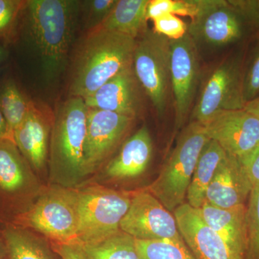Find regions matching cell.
Listing matches in <instances>:
<instances>
[{
    "mask_svg": "<svg viewBox=\"0 0 259 259\" xmlns=\"http://www.w3.org/2000/svg\"><path fill=\"white\" fill-rule=\"evenodd\" d=\"M51 246L61 259H87L79 244L51 243Z\"/></svg>",
    "mask_w": 259,
    "mask_h": 259,
    "instance_id": "obj_34",
    "label": "cell"
},
{
    "mask_svg": "<svg viewBox=\"0 0 259 259\" xmlns=\"http://www.w3.org/2000/svg\"><path fill=\"white\" fill-rule=\"evenodd\" d=\"M53 116L33 103L13 134V141L35 175L47 169Z\"/></svg>",
    "mask_w": 259,
    "mask_h": 259,
    "instance_id": "obj_16",
    "label": "cell"
},
{
    "mask_svg": "<svg viewBox=\"0 0 259 259\" xmlns=\"http://www.w3.org/2000/svg\"><path fill=\"white\" fill-rule=\"evenodd\" d=\"M175 0H150L146 12V18L153 20L162 15H175Z\"/></svg>",
    "mask_w": 259,
    "mask_h": 259,
    "instance_id": "obj_32",
    "label": "cell"
},
{
    "mask_svg": "<svg viewBox=\"0 0 259 259\" xmlns=\"http://www.w3.org/2000/svg\"><path fill=\"white\" fill-rule=\"evenodd\" d=\"M149 0H117L100 28L137 39L146 28Z\"/></svg>",
    "mask_w": 259,
    "mask_h": 259,
    "instance_id": "obj_23",
    "label": "cell"
},
{
    "mask_svg": "<svg viewBox=\"0 0 259 259\" xmlns=\"http://www.w3.org/2000/svg\"><path fill=\"white\" fill-rule=\"evenodd\" d=\"M136 39L102 28L88 32L73 64L70 91L84 99L133 65Z\"/></svg>",
    "mask_w": 259,
    "mask_h": 259,
    "instance_id": "obj_2",
    "label": "cell"
},
{
    "mask_svg": "<svg viewBox=\"0 0 259 259\" xmlns=\"http://www.w3.org/2000/svg\"><path fill=\"white\" fill-rule=\"evenodd\" d=\"M139 85L132 65L83 100L90 108L116 112L136 118L141 103Z\"/></svg>",
    "mask_w": 259,
    "mask_h": 259,
    "instance_id": "obj_18",
    "label": "cell"
},
{
    "mask_svg": "<svg viewBox=\"0 0 259 259\" xmlns=\"http://www.w3.org/2000/svg\"><path fill=\"white\" fill-rule=\"evenodd\" d=\"M246 223L245 259H259V185L253 186L247 202Z\"/></svg>",
    "mask_w": 259,
    "mask_h": 259,
    "instance_id": "obj_27",
    "label": "cell"
},
{
    "mask_svg": "<svg viewBox=\"0 0 259 259\" xmlns=\"http://www.w3.org/2000/svg\"><path fill=\"white\" fill-rule=\"evenodd\" d=\"M42 190L14 141L0 139V216L11 221L30 207Z\"/></svg>",
    "mask_w": 259,
    "mask_h": 259,
    "instance_id": "obj_9",
    "label": "cell"
},
{
    "mask_svg": "<svg viewBox=\"0 0 259 259\" xmlns=\"http://www.w3.org/2000/svg\"><path fill=\"white\" fill-rule=\"evenodd\" d=\"M120 228L140 241H184L173 212L145 190L134 192Z\"/></svg>",
    "mask_w": 259,
    "mask_h": 259,
    "instance_id": "obj_11",
    "label": "cell"
},
{
    "mask_svg": "<svg viewBox=\"0 0 259 259\" xmlns=\"http://www.w3.org/2000/svg\"><path fill=\"white\" fill-rule=\"evenodd\" d=\"M243 97L245 104L259 97V41L243 66Z\"/></svg>",
    "mask_w": 259,
    "mask_h": 259,
    "instance_id": "obj_29",
    "label": "cell"
},
{
    "mask_svg": "<svg viewBox=\"0 0 259 259\" xmlns=\"http://www.w3.org/2000/svg\"><path fill=\"white\" fill-rule=\"evenodd\" d=\"M79 245L87 259H144L136 239L122 231L98 243Z\"/></svg>",
    "mask_w": 259,
    "mask_h": 259,
    "instance_id": "obj_24",
    "label": "cell"
},
{
    "mask_svg": "<svg viewBox=\"0 0 259 259\" xmlns=\"http://www.w3.org/2000/svg\"><path fill=\"white\" fill-rule=\"evenodd\" d=\"M206 224L224 240L237 254L245 258L247 250L246 204L220 208L204 202L197 209Z\"/></svg>",
    "mask_w": 259,
    "mask_h": 259,
    "instance_id": "obj_20",
    "label": "cell"
},
{
    "mask_svg": "<svg viewBox=\"0 0 259 259\" xmlns=\"http://www.w3.org/2000/svg\"><path fill=\"white\" fill-rule=\"evenodd\" d=\"M79 230L77 244L98 243L120 231L134 192L116 190L99 184L76 187Z\"/></svg>",
    "mask_w": 259,
    "mask_h": 259,
    "instance_id": "obj_7",
    "label": "cell"
},
{
    "mask_svg": "<svg viewBox=\"0 0 259 259\" xmlns=\"http://www.w3.org/2000/svg\"><path fill=\"white\" fill-rule=\"evenodd\" d=\"M9 56V51L5 44L0 42V71L3 69V66L8 60Z\"/></svg>",
    "mask_w": 259,
    "mask_h": 259,
    "instance_id": "obj_38",
    "label": "cell"
},
{
    "mask_svg": "<svg viewBox=\"0 0 259 259\" xmlns=\"http://www.w3.org/2000/svg\"><path fill=\"white\" fill-rule=\"evenodd\" d=\"M10 222L28 228L51 243L76 244L79 230L77 190L55 185L42 188L30 207Z\"/></svg>",
    "mask_w": 259,
    "mask_h": 259,
    "instance_id": "obj_5",
    "label": "cell"
},
{
    "mask_svg": "<svg viewBox=\"0 0 259 259\" xmlns=\"http://www.w3.org/2000/svg\"><path fill=\"white\" fill-rule=\"evenodd\" d=\"M8 139L13 140L11 135L10 134L8 125L5 121L4 117L0 112V139Z\"/></svg>",
    "mask_w": 259,
    "mask_h": 259,
    "instance_id": "obj_37",
    "label": "cell"
},
{
    "mask_svg": "<svg viewBox=\"0 0 259 259\" xmlns=\"http://www.w3.org/2000/svg\"><path fill=\"white\" fill-rule=\"evenodd\" d=\"M88 110L82 98L73 96L56 107L53 115L48 163L51 185L75 188L85 179Z\"/></svg>",
    "mask_w": 259,
    "mask_h": 259,
    "instance_id": "obj_3",
    "label": "cell"
},
{
    "mask_svg": "<svg viewBox=\"0 0 259 259\" xmlns=\"http://www.w3.org/2000/svg\"><path fill=\"white\" fill-rule=\"evenodd\" d=\"M117 0H88L80 1L84 28L88 32L100 28L110 14Z\"/></svg>",
    "mask_w": 259,
    "mask_h": 259,
    "instance_id": "obj_28",
    "label": "cell"
},
{
    "mask_svg": "<svg viewBox=\"0 0 259 259\" xmlns=\"http://www.w3.org/2000/svg\"><path fill=\"white\" fill-rule=\"evenodd\" d=\"M259 28V1L198 0V10L187 25L196 47L221 49L241 41Z\"/></svg>",
    "mask_w": 259,
    "mask_h": 259,
    "instance_id": "obj_4",
    "label": "cell"
},
{
    "mask_svg": "<svg viewBox=\"0 0 259 259\" xmlns=\"http://www.w3.org/2000/svg\"><path fill=\"white\" fill-rule=\"evenodd\" d=\"M244 109L259 120V97L245 104Z\"/></svg>",
    "mask_w": 259,
    "mask_h": 259,
    "instance_id": "obj_36",
    "label": "cell"
},
{
    "mask_svg": "<svg viewBox=\"0 0 259 259\" xmlns=\"http://www.w3.org/2000/svg\"><path fill=\"white\" fill-rule=\"evenodd\" d=\"M134 119L88 107L83 158L85 178L98 171L107 161L125 138Z\"/></svg>",
    "mask_w": 259,
    "mask_h": 259,
    "instance_id": "obj_12",
    "label": "cell"
},
{
    "mask_svg": "<svg viewBox=\"0 0 259 259\" xmlns=\"http://www.w3.org/2000/svg\"><path fill=\"white\" fill-rule=\"evenodd\" d=\"M226 156V153L216 141L209 140L204 146L187 191V204L191 207L200 208L205 202L209 184L220 163Z\"/></svg>",
    "mask_w": 259,
    "mask_h": 259,
    "instance_id": "obj_22",
    "label": "cell"
},
{
    "mask_svg": "<svg viewBox=\"0 0 259 259\" xmlns=\"http://www.w3.org/2000/svg\"><path fill=\"white\" fill-rule=\"evenodd\" d=\"M243 71L241 55L230 56L218 65L201 90L190 122L204 125L218 112L244 109Z\"/></svg>",
    "mask_w": 259,
    "mask_h": 259,
    "instance_id": "obj_10",
    "label": "cell"
},
{
    "mask_svg": "<svg viewBox=\"0 0 259 259\" xmlns=\"http://www.w3.org/2000/svg\"><path fill=\"white\" fill-rule=\"evenodd\" d=\"M133 68L158 115L163 117L171 86L169 39L146 29L136 39Z\"/></svg>",
    "mask_w": 259,
    "mask_h": 259,
    "instance_id": "obj_8",
    "label": "cell"
},
{
    "mask_svg": "<svg viewBox=\"0 0 259 259\" xmlns=\"http://www.w3.org/2000/svg\"><path fill=\"white\" fill-rule=\"evenodd\" d=\"M186 244L199 259H245L207 226L197 209L184 203L173 212Z\"/></svg>",
    "mask_w": 259,
    "mask_h": 259,
    "instance_id": "obj_15",
    "label": "cell"
},
{
    "mask_svg": "<svg viewBox=\"0 0 259 259\" xmlns=\"http://www.w3.org/2000/svg\"><path fill=\"white\" fill-rule=\"evenodd\" d=\"M153 154V142L144 125L122 144L119 153L102 171L106 180L123 182L138 178L147 169Z\"/></svg>",
    "mask_w": 259,
    "mask_h": 259,
    "instance_id": "obj_19",
    "label": "cell"
},
{
    "mask_svg": "<svg viewBox=\"0 0 259 259\" xmlns=\"http://www.w3.org/2000/svg\"><path fill=\"white\" fill-rule=\"evenodd\" d=\"M24 15L25 35L40 61L46 81L56 82L67 66L80 17V1L28 0Z\"/></svg>",
    "mask_w": 259,
    "mask_h": 259,
    "instance_id": "obj_1",
    "label": "cell"
},
{
    "mask_svg": "<svg viewBox=\"0 0 259 259\" xmlns=\"http://www.w3.org/2000/svg\"><path fill=\"white\" fill-rule=\"evenodd\" d=\"M199 51L188 34L170 40V76L175 98V125L183 127L193 108L199 81Z\"/></svg>",
    "mask_w": 259,
    "mask_h": 259,
    "instance_id": "obj_13",
    "label": "cell"
},
{
    "mask_svg": "<svg viewBox=\"0 0 259 259\" xmlns=\"http://www.w3.org/2000/svg\"><path fill=\"white\" fill-rule=\"evenodd\" d=\"M3 233L8 259H61L47 238L28 228L4 221Z\"/></svg>",
    "mask_w": 259,
    "mask_h": 259,
    "instance_id": "obj_21",
    "label": "cell"
},
{
    "mask_svg": "<svg viewBox=\"0 0 259 259\" xmlns=\"http://www.w3.org/2000/svg\"><path fill=\"white\" fill-rule=\"evenodd\" d=\"M253 186L241 162L226 153L209 184L205 201L220 208L244 205Z\"/></svg>",
    "mask_w": 259,
    "mask_h": 259,
    "instance_id": "obj_17",
    "label": "cell"
},
{
    "mask_svg": "<svg viewBox=\"0 0 259 259\" xmlns=\"http://www.w3.org/2000/svg\"><path fill=\"white\" fill-rule=\"evenodd\" d=\"M156 33L169 40H177L187 33V25L177 15L166 14L153 20Z\"/></svg>",
    "mask_w": 259,
    "mask_h": 259,
    "instance_id": "obj_31",
    "label": "cell"
},
{
    "mask_svg": "<svg viewBox=\"0 0 259 259\" xmlns=\"http://www.w3.org/2000/svg\"><path fill=\"white\" fill-rule=\"evenodd\" d=\"M3 221L4 220L0 216V259H8V251L3 233V226H1V223H3Z\"/></svg>",
    "mask_w": 259,
    "mask_h": 259,
    "instance_id": "obj_35",
    "label": "cell"
},
{
    "mask_svg": "<svg viewBox=\"0 0 259 259\" xmlns=\"http://www.w3.org/2000/svg\"><path fill=\"white\" fill-rule=\"evenodd\" d=\"M209 141L204 126L190 122L181 131L176 146L156 180L145 189L170 212L185 203L199 155Z\"/></svg>",
    "mask_w": 259,
    "mask_h": 259,
    "instance_id": "obj_6",
    "label": "cell"
},
{
    "mask_svg": "<svg viewBox=\"0 0 259 259\" xmlns=\"http://www.w3.org/2000/svg\"><path fill=\"white\" fill-rule=\"evenodd\" d=\"M33 103L25 96L14 80L7 79L0 83V112L13 139L15 130L28 115Z\"/></svg>",
    "mask_w": 259,
    "mask_h": 259,
    "instance_id": "obj_25",
    "label": "cell"
},
{
    "mask_svg": "<svg viewBox=\"0 0 259 259\" xmlns=\"http://www.w3.org/2000/svg\"><path fill=\"white\" fill-rule=\"evenodd\" d=\"M144 259H199L185 241H140L136 239Z\"/></svg>",
    "mask_w": 259,
    "mask_h": 259,
    "instance_id": "obj_26",
    "label": "cell"
},
{
    "mask_svg": "<svg viewBox=\"0 0 259 259\" xmlns=\"http://www.w3.org/2000/svg\"><path fill=\"white\" fill-rule=\"evenodd\" d=\"M241 163L253 185H259V145Z\"/></svg>",
    "mask_w": 259,
    "mask_h": 259,
    "instance_id": "obj_33",
    "label": "cell"
},
{
    "mask_svg": "<svg viewBox=\"0 0 259 259\" xmlns=\"http://www.w3.org/2000/svg\"><path fill=\"white\" fill-rule=\"evenodd\" d=\"M203 126L209 140L241 162L259 145V120L245 109L218 112Z\"/></svg>",
    "mask_w": 259,
    "mask_h": 259,
    "instance_id": "obj_14",
    "label": "cell"
},
{
    "mask_svg": "<svg viewBox=\"0 0 259 259\" xmlns=\"http://www.w3.org/2000/svg\"><path fill=\"white\" fill-rule=\"evenodd\" d=\"M25 1L0 0V37L10 35L22 14Z\"/></svg>",
    "mask_w": 259,
    "mask_h": 259,
    "instance_id": "obj_30",
    "label": "cell"
}]
</instances>
